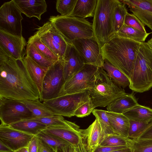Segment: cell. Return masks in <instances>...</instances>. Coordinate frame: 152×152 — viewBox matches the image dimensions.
Segmentation results:
<instances>
[{
  "label": "cell",
  "mask_w": 152,
  "mask_h": 152,
  "mask_svg": "<svg viewBox=\"0 0 152 152\" xmlns=\"http://www.w3.org/2000/svg\"><path fill=\"white\" fill-rule=\"evenodd\" d=\"M56 152H73V147L69 145L58 149Z\"/></svg>",
  "instance_id": "7dc6e473"
},
{
  "label": "cell",
  "mask_w": 152,
  "mask_h": 152,
  "mask_svg": "<svg viewBox=\"0 0 152 152\" xmlns=\"http://www.w3.org/2000/svg\"><path fill=\"white\" fill-rule=\"evenodd\" d=\"M14 152H29L28 147H24L20 148Z\"/></svg>",
  "instance_id": "f907efd6"
},
{
  "label": "cell",
  "mask_w": 152,
  "mask_h": 152,
  "mask_svg": "<svg viewBox=\"0 0 152 152\" xmlns=\"http://www.w3.org/2000/svg\"><path fill=\"white\" fill-rule=\"evenodd\" d=\"M27 119L39 122L48 127L66 126L71 123V121L65 120L63 116L59 115L34 117Z\"/></svg>",
  "instance_id": "836d02e7"
},
{
  "label": "cell",
  "mask_w": 152,
  "mask_h": 152,
  "mask_svg": "<svg viewBox=\"0 0 152 152\" xmlns=\"http://www.w3.org/2000/svg\"><path fill=\"white\" fill-rule=\"evenodd\" d=\"M94 109L92 102L90 98L76 110L74 115L79 118L86 117L90 115Z\"/></svg>",
  "instance_id": "60d3db41"
},
{
  "label": "cell",
  "mask_w": 152,
  "mask_h": 152,
  "mask_svg": "<svg viewBox=\"0 0 152 152\" xmlns=\"http://www.w3.org/2000/svg\"><path fill=\"white\" fill-rule=\"evenodd\" d=\"M137 139H152V121L150 123L148 127Z\"/></svg>",
  "instance_id": "ee69618b"
},
{
  "label": "cell",
  "mask_w": 152,
  "mask_h": 152,
  "mask_svg": "<svg viewBox=\"0 0 152 152\" xmlns=\"http://www.w3.org/2000/svg\"><path fill=\"white\" fill-rule=\"evenodd\" d=\"M150 48L152 50V38L147 42Z\"/></svg>",
  "instance_id": "816d5d0a"
},
{
  "label": "cell",
  "mask_w": 152,
  "mask_h": 152,
  "mask_svg": "<svg viewBox=\"0 0 152 152\" xmlns=\"http://www.w3.org/2000/svg\"><path fill=\"white\" fill-rule=\"evenodd\" d=\"M99 67L85 64L64 83L59 96L88 90L94 86Z\"/></svg>",
  "instance_id": "ba28073f"
},
{
  "label": "cell",
  "mask_w": 152,
  "mask_h": 152,
  "mask_svg": "<svg viewBox=\"0 0 152 152\" xmlns=\"http://www.w3.org/2000/svg\"><path fill=\"white\" fill-rule=\"evenodd\" d=\"M130 147L132 152H152V139H131Z\"/></svg>",
  "instance_id": "8d00e7d4"
},
{
  "label": "cell",
  "mask_w": 152,
  "mask_h": 152,
  "mask_svg": "<svg viewBox=\"0 0 152 152\" xmlns=\"http://www.w3.org/2000/svg\"><path fill=\"white\" fill-rule=\"evenodd\" d=\"M26 55L39 65L48 69L56 62L45 57L33 45L28 42L26 48Z\"/></svg>",
  "instance_id": "4dcf8cb0"
},
{
  "label": "cell",
  "mask_w": 152,
  "mask_h": 152,
  "mask_svg": "<svg viewBox=\"0 0 152 152\" xmlns=\"http://www.w3.org/2000/svg\"><path fill=\"white\" fill-rule=\"evenodd\" d=\"M36 136L55 152L63 147L71 145L66 141L43 131Z\"/></svg>",
  "instance_id": "d6a6232c"
},
{
  "label": "cell",
  "mask_w": 152,
  "mask_h": 152,
  "mask_svg": "<svg viewBox=\"0 0 152 152\" xmlns=\"http://www.w3.org/2000/svg\"><path fill=\"white\" fill-rule=\"evenodd\" d=\"M97 0H77L71 15L85 18L94 16Z\"/></svg>",
  "instance_id": "4316f807"
},
{
  "label": "cell",
  "mask_w": 152,
  "mask_h": 152,
  "mask_svg": "<svg viewBox=\"0 0 152 152\" xmlns=\"http://www.w3.org/2000/svg\"><path fill=\"white\" fill-rule=\"evenodd\" d=\"M129 88L143 93L152 87V50L147 42L141 43L130 79Z\"/></svg>",
  "instance_id": "277c9868"
},
{
  "label": "cell",
  "mask_w": 152,
  "mask_h": 152,
  "mask_svg": "<svg viewBox=\"0 0 152 152\" xmlns=\"http://www.w3.org/2000/svg\"><path fill=\"white\" fill-rule=\"evenodd\" d=\"M0 152H14V151L0 141Z\"/></svg>",
  "instance_id": "c3c4849f"
},
{
  "label": "cell",
  "mask_w": 152,
  "mask_h": 152,
  "mask_svg": "<svg viewBox=\"0 0 152 152\" xmlns=\"http://www.w3.org/2000/svg\"><path fill=\"white\" fill-rule=\"evenodd\" d=\"M104 60L102 67L107 72L112 81L123 88L129 86L130 84L129 78L107 60L105 59Z\"/></svg>",
  "instance_id": "484cf974"
},
{
  "label": "cell",
  "mask_w": 152,
  "mask_h": 152,
  "mask_svg": "<svg viewBox=\"0 0 152 152\" xmlns=\"http://www.w3.org/2000/svg\"><path fill=\"white\" fill-rule=\"evenodd\" d=\"M81 56L85 64L102 67L104 59L101 48L94 37L80 38L71 42Z\"/></svg>",
  "instance_id": "4fadbf2b"
},
{
  "label": "cell",
  "mask_w": 152,
  "mask_h": 152,
  "mask_svg": "<svg viewBox=\"0 0 152 152\" xmlns=\"http://www.w3.org/2000/svg\"><path fill=\"white\" fill-rule=\"evenodd\" d=\"M43 131L66 141L72 146L77 145L82 138L80 127L72 122L66 126L48 127Z\"/></svg>",
  "instance_id": "e0dca14e"
},
{
  "label": "cell",
  "mask_w": 152,
  "mask_h": 152,
  "mask_svg": "<svg viewBox=\"0 0 152 152\" xmlns=\"http://www.w3.org/2000/svg\"><path fill=\"white\" fill-rule=\"evenodd\" d=\"M34 136L8 125H0V141L14 152L21 148L28 147Z\"/></svg>",
  "instance_id": "5bb4252c"
},
{
  "label": "cell",
  "mask_w": 152,
  "mask_h": 152,
  "mask_svg": "<svg viewBox=\"0 0 152 152\" xmlns=\"http://www.w3.org/2000/svg\"><path fill=\"white\" fill-rule=\"evenodd\" d=\"M27 42L23 37L12 35L0 30V48L16 60H23Z\"/></svg>",
  "instance_id": "9a60e30c"
},
{
  "label": "cell",
  "mask_w": 152,
  "mask_h": 152,
  "mask_svg": "<svg viewBox=\"0 0 152 152\" xmlns=\"http://www.w3.org/2000/svg\"><path fill=\"white\" fill-rule=\"evenodd\" d=\"M63 60L64 83L80 70L85 64L75 48L71 43L68 45Z\"/></svg>",
  "instance_id": "ac0fdd59"
},
{
  "label": "cell",
  "mask_w": 152,
  "mask_h": 152,
  "mask_svg": "<svg viewBox=\"0 0 152 152\" xmlns=\"http://www.w3.org/2000/svg\"><path fill=\"white\" fill-rule=\"evenodd\" d=\"M32 113L34 118L57 115L39 99L22 101Z\"/></svg>",
  "instance_id": "83f0119b"
},
{
  "label": "cell",
  "mask_w": 152,
  "mask_h": 152,
  "mask_svg": "<svg viewBox=\"0 0 152 152\" xmlns=\"http://www.w3.org/2000/svg\"></svg>",
  "instance_id": "f5cc1de1"
},
{
  "label": "cell",
  "mask_w": 152,
  "mask_h": 152,
  "mask_svg": "<svg viewBox=\"0 0 152 152\" xmlns=\"http://www.w3.org/2000/svg\"><path fill=\"white\" fill-rule=\"evenodd\" d=\"M21 13L14 0L3 3L0 7V30L13 35L23 36Z\"/></svg>",
  "instance_id": "30bf717a"
},
{
  "label": "cell",
  "mask_w": 152,
  "mask_h": 152,
  "mask_svg": "<svg viewBox=\"0 0 152 152\" xmlns=\"http://www.w3.org/2000/svg\"><path fill=\"white\" fill-rule=\"evenodd\" d=\"M64 61L60 60L48 68L44 77L40 101L52 99L59 96L64 83Z\"/></svg>",
  "instance_id": "9c48e42d"
},
{
  "label": "cell",
  "mask_w": 152,
  "mask_h": 152,
  "mask_svg": "<svg viewBox=\"0 0 152 152\" xmlns=\"http://www.w3.org/2000/svg\"><path fill=\"white\" fill-rule=\"evenodd\" d=\"M106 113V110L95 109H94L92 112L93 114L100 124L104 138L106 136L109 135L116 134L110 126Z\"/></svg>",
  "instance_id": "1f68e13d"
},
{
  "label": "cell",
  "mask_w": 152,
  "mask_h": 152,
  "mask_svg": "<svg viewBox=\"0 0 152 152\" xmlns=\"http://www.w3.org/2000/svg\"><path fill=\"white\" fill-rule=\"evenodd\" d=\"M24 61L28 71L38 88L40 97L43 80L48 69L39 65L27 55Z\"/></svg>",
  "instance_id": "603a6c76"
},
{
  "label": "cell",
  "mask_w": 152,
  "mask_h": 152,
  "mask_svg": "<svg viewBox=\"0 0 152 152\" xmlns=\"http://www.w3.org/2000/svg\"><path fill=\"white\" fill-rule=\"evenodd\" d=\"M38 138L39 146L38 152H55L51 148L39 138Z\"/></svg>",
  "instance_id": "f6af8a7d"
},
{
  "label": "cell",
  "mask_w": 152,
  "mask_h": 152,
  "mask_svg": "<svg viewBox=\"0 0 152 152\" xmlns=\"http://www.w3.org/2000/svg\"><path fill=\"white\" fill-rule=\"evenodd\" d=\"M22 13L29 18L35 17L39 20L47 11V5L45 0H14Z\"/></svg>",
  "instance_id": "d6986e66"
},
{
  "label": "cell",
  "mask_w": 152,
  "mask_h": 152,
  "mask_svg": "<svg viewBox=\"0 0 152 152\" xmlns=\"http://www.w3.org/2000/svg\"><path fill=\"white\" fill-rule=\"evenodd\" d=\"M141 43L119 37L115 34L101 48L106 59L129 80Z\"/></svg>",
  "instance_id": "7a4b0ae2"
},
{
  "label": "cell",
  "mask_w": 152,
  "mask_h": 152,
  "mask_svg": "<svg viewBox=\"0 0 152 152\" xmlns=\"http://www.w3.org/2000/svg\"><path fill=\"white\" fill-rule=\"evenodd\" d=\"M36 29L37 31L34 34L60 60L63 59L69 43L61 35L54 25L48 21Z\"/></svg>",
  "instance_id": "8fae6325"
},
{
  "label": "cell",
  "mask_w": 152,
  "mask_h": 152,
  "mask_svg": "<svg viewBox=\"0 0 152 152\" xmlns=\"http://www.w3.org/2000/svg\"><path fill=\"white\" fill-rule=\"evenodd\" d=\"M128 12L125 5L122 3L115 8L113 15V23L115 33L124 24L125 16Z\"/></svg>",
  "instance_id": "d590c367"
},
{
  "label": "cell",
  "mask_w": 152,
  "mask_h": 152,
  "mask_svg": "<svg viewBox=\"0 0 152 152\" xmlns=\"http://www.w3.org/2000/svg\"><path fill=\"white\" fill-rule=\"evenodd\" d=\"M144 26L152 31V0H120Z\"/></svg>",
  "instance_id": "2e32d148"
},
{
  "label": "cell",
  "mask_w": 152,
  "mask_h": 152,
  "mask_svg": "<svg viewBox=\"0 0 152 152\" xmlns=\"http://www.w3.org/2000/svg\"><path fill=\"white\" fill-rule=\"evenodd\" d=\"M111 152H132V151L131 148L130 147H127Z\"/></svg>",
  "instance_id": "681fc988"
},
{
  "label": "cell",
  "mask_w": 152,
  "mask_h": 152,
  "mask_svg": "<svg viewBox=\"0 0 152 152\" xmlns=\"http://www.w3.org/2000/svg\"><path fill=\"white\" fill-rule=\"evenodd\" d=\"M131 139L117 134H111L105 137L99 145L102 146H127L130 147Z\"/></svg>",
  "instance_id": "e575fe53"
},
{
  "label": "cell",
  "mask_w": 152,
  "mask_h": 152,
  "mask_svg": "<svg viewBox=\"0 0 152 152\" xmlns=\"http://www.w3.org/2000/svg\"><path fill=\"white\" fill-rule=\"evenodd\" d=\"M13 128L34 136H36L48 126L39 122L23 120L9 125Z\"/></svg>",
  "instance_id": "d4e9b609"
},
{
  "label": "cell",
  "mask_w": 152,
  "mask_h": 152,
  "mask_svg": "<svg viewBox=\"0 0 152 152\" xmlns=\"http://www.w3.org/2000/svg\"><path fill=\"white\" fill-rule=\"evenodd\" d=\"M82 139L89 152H92L104 139L102 130L96 118L87 129H81Z\"/></svg>",
  "instance_id": "ffe728a7"
},
{
  "label": "cell",
  "mask_w": 152,
  "mask_h": 152,
  "mask_svg": "<svg viewBox=\"0 0 152 152\" xmlns=\"http://www.w3.org/2000/svg\"><path fill=\"white\" fill-rule=\"evenodd\" d=\"M138 104L133 93L127 94L116 99L107 106V111L123 114Z\"/></svg>",
  "instance_id": "7402d4cb"
},
{
  "label": "cell",
  "mask_w": 152,
  "mask_h": 152,
  "mask_svg": "<svg viewBox=\"0 0 152 152\" xmlns=\"http://www.w3.org/2000/svg\"><path fill=\"white\" fill-rule=\"evenodd\" d=\"M123 114L130 121L146 124L152 121V109L139 104Z\"/></svg>",
  "instance_id": "cb8c5ba5"
},
{
  "label": "cell",
  "mask_w": 152,
  "mask_h": 152,
  "mask_svg": "<svg viewBox=\"0 0 152 152\" xmlns=\"http://www.w3.org/2000/svg\"><path fill=\"white\" fill-rule=\"evenodd\" d=\"M124 24L131 27L144 33H146L145 26L140 20L132 13L128 12L126 14Z\"/></svg>",
  "instance_id": "ab89813d"
},
{
  "label": "cell",
  "mask_w": 152,
  "mask_h": 152,
  "mask_svg": "<svg viewBox=\"0 0 152 152\" xmlns=\"http://www.w3.org/2000/svg\"><path fill=\"white\" fill-rule=\"evenodd\" d=\"M20 101L39 99L38 88L24 60H16L0 48V98Z\"/></svg>",
  "instance_id": "6da1fadb"
},
{
  "label": "cell",
  "mask_w": 152,
  "mask_h": 152,
  "mask_svg": "<svg viewBox=\"0 0 152 152\" xmlns=\"http://www.w3.org/2000/svg\"><path fill=\"white\" fill-rule=\"evenodd\" d=\"M94 108L105 107L127 94L113 82L102 67H99L93 87L88 90Z\"/></svg>",
  "instance_id": "5b68a950"
},
{
  "label": "cell",
  "mask_w": 152,
  "mask_h": 152,
  "mask_svg": "<svg viewBox=\"0 0 152 152\" xmlns=\"http://www.w3.org/2000/svg\"><path fill=\"white\" fill-rule=\"evenodd\" d=\"M77 0H57L56 3L57 11L63 16L71 15Z\"/></svg>",
  "instance_id": "74e56055"
},
{
  "label": "cell",
  "mask_w": 152,
  "mask_h": 152,
  "mask_svg": "<svg viewBox=\"0 0 152 152\" xmlns=\"http://www.w3.org/2000/svg\"><path fill=\"white\" fill-rule=\"evenodd\" d=\"M67 42L94 37L92 25L85 18L71 15L51 16L49 18Z\"/></svg>",
  "instance_id": "8992f818"
},
{
  "label": "cell",
  "mask_w": 152,
  "mask_h": 152,
  "mask_svg": "<svg viewBox=\"0 0 152 152\" xmlns=\"http://www.w3.org/2000/svg\"><path fill=\"white\" fill-rule=\"evenodd\" d=\"M90 97L88 90L66 94L43 101L57 115L71 117L76 110Z\"/></svg>",
  "instance_id": "52a82bcc"
},
{
  "label": "cell",
  "mask_w": 152,
  "mask_h": 152,
  "mask_svg": "<svg viewBox=\"0 0 152 152\" xmlns=\"http://www.w3.org/2000/svg\"><path fill=\"white\" fill-rule=\"evenodd\" d=\"M150 124L130 121L128 137L131 139H137L148 127Z\"/></svg>",
  "instance_id": "f35d334b"
},
{
  "label": "cell",
  "mask_w": 152,
  "mask_h": 152,
  "mask_svg": "<svg viewBox=\"0 0 152 152\" xmlns=\"http://www.w3.org/2000/svg\"><path fill=\"white\" fill-rule=\"evenodd\" d=\"M27 42L33 45L41 54L49 60L54 62L60 60L59 58L35 34L29 38Z\"/></svg>",
  "instance_id": "f546056e"
},
{
  "label": "cell",
  "mask_w": 152,
  "mask_h": 152,
  "mask_svg": "<svg viewBox=\"0 0 152 152\" xmlns=\"http://www.w3.org/2000/svg\"><path fill=\"white\" fill-rule=\"evenodd\" d=\"M121 3L118 0H97L92 25L94 37L100 48L115 34L114 11Z\"/></svg>",
  "instance_id": "3957f363"
},
{
  "label": "cell",
  "mask_w": 152,
  "mask_h": 152,
  "mask_svg": "<svg viewBox=\"0 0 152 152\" xmlns=\"http://www.w3.org/2000/svg\"><path fill=\"white\" fill-rule=\"evenodd\" d=\"M110 126L117 135L128 137L130 120L123 114L106 111Z\"/></svg>",
  "instance_id": "44dd1931"
},
{
  "label": "cell",
  "mask_w": 152,
  "mask_h": 152,
  "mask_svg": "<svg viewBox=\"0 0 152 152\" xmlns=\"http://www.w3.org/2000/svg\"><path fill=\"white\" fill-rule=\"evenodd\" d=\"M152 32L144 33L124 24L115 34L120 37L142 43L145 42L147 37Z\"/></svg>",
  "instance_id": "f1b7e54d"
},
{
  "label": "cell",
  "mask_w": 152,
  "mask_h": 152,
  "mask_svg": "<svg viewBox=\"0 0 152 152\" xmlns=\"http://www.w3.org/2000/svg\"><path fill=\"white\" fill-rule=\"evenodd\" d=\"M72 146L73 152H89L82 138L77 145Z\"/></svg>",
  "instance_id": "bcb514c9"
},
{
  "label": "cell",
  "mask_w": 152,
  "mask_h": 152,
  "mask_svg": "<svg viewBox=\"0 0 152 152\" xmlns=\"http://www.w3.org/2000/svg\"><path fill=\"white\" fill-rule=\"evenodd\" d=\"M34 117L31 112L21 101L0 98L1 124L9 125L14 123Z\"/></svg>",
  "instance_id": "7c38bea8"
},
{
  "label": "cell",
  "mask_w": 152,
  "mask_h": 152,
  "mask_svg": "<svg viewBox=\"0 0 152 152\" xmlns=\"http://www.w3.org/2000/svg\"><path fill=\"white\" fill-rule=\"evenodd\" d=\"M39 138L37 136L32 138L28 146L29 152H38Z\"/></svg>",
  "instance_id": "7bdbcfd3"
},
{
  "label": "cell",
  "mask_w": 152,
  "mask_h": 152,
  "mask_svg": "<svg viewBox=\"0 0 152 152\" xmlns=\"http://www.w3.org/2000/svg\"><path fill=\"white\" fill-rule=\"evenodd\" d=\"M129 147L127 146H109L99 145L92 152H111L115 151Z\"/></svg>",
  "instance_id": "b9f144b4"
}]
</instances>
